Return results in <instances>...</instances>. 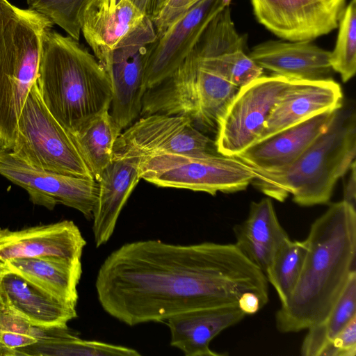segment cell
Returning <instances> with one entry per match:
<instances>
[{
  "instance_id": "obj_1",
  "label": "cell",
  "mask_w": 356,
  "mask_h": 356,
  "mask_svg": "<svg viewBox=\"0 0 356 356\" xmlns=\"http://www.w3.org/2000/svg\"><path fill=\"white\" fill-rule=\"evenodd\" d=\"M95 289L104 310L129 326L238 302L246 292L257 294L264 305L268 301L265 273L235 243H127L103 261Z\"/></svg>"
},
{
  "instance_id": "obj_2",
  "label": "cell",
  "mask_w": 356,
  "mask_h": 356,
  "mask_svg": "<svg viewBox=\"0 0 356 356\" xmlns=\"http://www.w3.org/2000/svg\"><path fill=\"white\" fill-rule=\"evenodd\" d=\"M296 285L276 313L277 330L298 332L323 321L356 273V209L330 205L311 225Z\"/></svg>"
},
{
  "instance_id": "obj_3",
  "label": "cell",
  "mask_w": 356,
  "mask_h": 356,
  "mask_svg": "<svg viewBox=\"0 0 356 356\" xmlns=\"http://www.w3.org/2000/svg\"><path fill=\"white\" fill-rule=\"evenodd\" d=\"M36 84L47 109L70 134L111 106V81L97 58L52 29L42 37Z\"/></svg>"
},
{
  "instance_id": "obj_4",
  "label": "cell",
  "mask_w": 356,
  "mask_h": 356,
  "mask_svg": "<svg viewBox=\"0 0 356 356\" xmlns=\"http://www.w3.org/2000/svg\"><path fill=\"white\" fill-rule=\"evenodd\" d=\"M356 115L355 109L338 108L327 128L291 165L278 170L251 167L252 184L271 199L310 207L327 203L337 181L355 161Z\"/></svg>"
},
{
  "instance_id": "obj_5",
  "label": "cell",
  "mask_w": 356,
  "mask_h": 356,
  "mask_svg": "<svg viewBox=\"0 0 356 356\" xmlns=\"http://www.w3.org/2000/svg\"><path fill=\"white\" fill-rule=\"evenodd\" d=\"M53 26L33 10L0 0V149L13 147L21 112L36 83L42 37Z\"/></svg>"
},
{
  "instance_id": "obj_6",
  "label": "cell",
  "mask_w": 356,
  "mask_h": 356,
  "mask_svg": "<svg viewBox=\"0 0 356 356\" xmlns=\"http://www.w3.org/2000/svg\"><path fill=\"white\" fill-rule=\"evenodd\" d=\"M227 98L224 80L188 56L169 77L146 90L140 115L185 116L202 127L216 129Z\"/></svg>"
},
{
  "instance_id": "obj_7",
  "label": "cell",
  "mask_w": 356,
  "mask_h": 356,
  "mask_svg": "<svg viewBox=\"0 0 356 356\" xmlns=\"http://www.w3.org/2000/svg\"><path fill=\"white\" fill-rule=\"evenodd\" d=\"M11 152L37 169L94 179L69 132L43 103L36 83L21 112Z\"/></svg>"
},
{
  "instance_id": "obj_8",
  "label": "cell",
  "mask_w": 356,
  "mask_h": 356,
  "mask_svg": "<svg viewBox=\"0 0 356 356\" xmlns=\"http://www.w3.org/2000/svg\"><path fill=\"white\" fill-rule=\"evenodd\" d=\"M140 177L160 187L188 189L214 195L235 193L252 184L251 168L236 156L209 152L196 154H163L143 158Z\"/></svg>"
},
{
  "instance_id": "obj_9",
  "label": "cell",
  "mask_w": 356,
  "mask_h": 356,
  "mask_svg": "<svg viewBox=\"0 0 356 356\" xmlns=\"http://www.w3.org/2000/svg\"><path fill=\"white\" fill-rule=\"evenodd\" d=\"M291 81L274 74L262 75L239 88L218 120L215 143L218 152L235 156L256 143Z\"/></svg>"
},
{
  "instance_id": "obj_10",
  "label": "cell",
  "mask_w": 356,
  "mask_h": 356,
  "mask_svg": "<svg viewBox=\"0 0 356 356\" xmlns=\"http://www.w3.org/2000/svg\"><path fill=\"white\" fill-rule=\"evenodd\" d=\"M0 175L24 188L35 204L52 210L61 204L79 211L87 219L92 217L99 193L94 179L37 169L6 149H0Z\"/></svg>"
},
{
  "instance_id": "obj_11",
  "label": "cell",
  "mask_w": 356,
  "mask_h": 356,
  "mask_svg": "<svg viewBox=\"0 0 356 356\" xmlns=\"http://www.w3.org/2000/svg\"><path fill=\"white\" fill-rule=\"evenodd\" d=\"M81 33L102 66L113 52L157 38L151 18L130 0H121L112 10L98 0L90 1L83 12Z\"/></svg>"
},
{
  "instance_id": "obj_12",
  "label": "cell",
  "mask_w": 356,
  "mask_h": 356,
  "mask_svg": "<svg viewBox=\"0 0 356 356\" xmlns=\"http://www.w3.org/2000/svg\"><path fill=\"white\" fill-rule=\"evenodd\" d=\"M257 21L289 41H312L338 27L346 0H250Z\"/></svg>"
},
{
  "instance_id": "obj_13",
  "label": "cell",
  "mask_w": 356,
  "mask_h": 356,
  "mask_svg": "<svg viewBox=\"0 0 356 356\" xmlns=\"http://www.w3.org/2000/svg\"><path fill=\"white\" fill-rule=\"evenodd\" d=\"M192 120L181 115L153 114L142 117L121 132L114 157L143 158L163 154H193L204 145L202 133Z\"/></svg>"
},
{
  "instance_id": "obj_14",
  "label": "cell",
  "mask_w": 356,
  "mask_h": 356,
  "mask_svg": "<svg viewBox=\"0 0 356 356\" xmlns=\"http://www.w3.org/2000/svg\"><path fill=\"white\" fill-rule=\"evenodd\" d=\"M226 6L225 0H198L157 36L146 66L147 89L161 83L184 63L211 20Z\"/></svg>"
},
{
  "instance_id": "obj_15",
  "label": "cell",
  "mask_w": 356,
  "mask_h": 356,
  "mask_svg": "<svg viewBox=\"0 0 356 356\" xmlns=\"http://www.w3.org/2000/svg\"><path fill=\"white\" fill-rule=\"evenodd\" d=\"M86 245L80 229L69 220L19 230L0 228V264L46 256L81 260Z\"/></svg>"
},
{
  "instance_id": "obj_16",
  "label": "cell",
  "mask_w": 356,
  "mask_h": 356,
  "mask_svg": "<svg viewBox=\"0 0 356 356\" xmlns=\"http://www.w3.org/2000/svg\"><path fill=\"white\" fill-rule=\"evenodd\" d=\"M342 104L341 86L330 78L292 79L273 108L257 142L311 117L337 109Z\"/></svg>"
},
{
  "instance_id": "obj_17",
  "label": "cell",
  "mask_w": 356,
  "mask_h": 356,
  "mask_svg": "<svg viewBox=\"0 0 356 356\" xmlns=\"http://www.w3.org/2000/svg\"><path fill=\"white\" fill-rule=\"evenodd\" d=\"M238 302H224L175 315L165 323L170 332V346L186 356H218L211 341L224 330L245 316Z\"/></svg>"
},
{
  "instance_id": "obj_18",
  "label": "cell",
  "mask_w": 356,
  "mask_h": 356,
  "mask_svg": "<svg viewBox=\"0 0 356 356\" xmlns=\"http://www.w3.org/2000/svg\"><path fill=\"white\" fill-rule=\"evenodd\" d=\"M153 43L116 51L103 66L112 88L111 114L122 130L140 114L147 90L146 66Z\"/></svg>"
},
{
  "instance_id": "obj_19",
  "label": "cell",
  "mask_w": 356,
  "mask_h": 356,
  "mask_svg": "<svg viewBox=\"0 0 356 356\" xmlns=\"http://www.w3.org/2000/svg\"><path fill=\"white\" fill-rule=\"evenodd\" d=\"M337 109L325 111L277 132L235 156L258 169L285 168L296 161L327 128Z\"/></svg>"
},
{
  "instance_id": "obj_20",
  "label": "cell",
  "mask_w": 356,
  "mask_h": 356,
  "mask_svg": "<svg viewBox=\"0 0 356 356\" xmlns=\"http://www.w3.org/2000/svg\"><path fill=\"white\" fill-rule=\"evenodd\" d=\"M259 66L274 74L297 80L329 79L330 51L312 41L267 40L248 55Z\"/></svg>"
},
{
  "instance_id": "obj_21",
  "label": "cell",
  "mask_w": 356,
  "mask_h": 356,
  "mask_svg": "<svg viewBox=\"0 0 356 356\" xmlns=\"http://www.w3.org/2000/svg\"><path fill=\"white\" fill-rule=\"evenodd\" d=\"M141 160L114 157L97 181L99 193L92 217L96 247L106 244L113 235L121 211L140 179Z\"/></svg>"
},
{
  "instance_id": "obj_22",
  "label": "cell",
  "mask_w": 356,
  "mask_h": 356,
  "mask_svg": "<svg viewBox=\"0 0 356 356\" xmlns=\"http://www.w3.org/2000/svg\"><path fill=\"white\" fill-rule=\"evenodd\" d=\"M0 300L3 309L36 327H66L77 316L76 307L57 300L19 275L1 268Z\"/></svg>"
},
{
  "instance_id": "obj_23",
  "label": "cell",
  "mask_w": 356,
  "mask_h": 356,
  "mask_svg": "<svg viewBox=\"0 0 356 356\" xmlns=\"http://www.w3.org/2000/svg\"><path fill=\"white\" fill-rule=\"evenodd\" d=\"M57 300L76 307L82 274L81 260L46 256L12 259L0 264Z\"/></svg>"
},
{
  "instance_id": "obj_24",
  "label": "cell",
  "mask_w": 356,
  "mask_h": 356,
  "mask_svg": "<svg viewBox=\"0 0 356 356\" xmlns=\"http://www.w3.org/2000/svg\"><path fill=\"white\" fill-rule=\"evenodd\" d=\"M234 229L236 246L264 273L276 252L290 238L268 197L252 202L247 218Z\"/></svg>"
},
{
  "instance_id": "obj_25",
  "label": "cell",
  "mask_w": 356,
  "mask_h": 356,
  "mask_svg": "<svg viewBox=\"0 0 356 356\" xmlns=\"http://www.w3.org/2000/svg\"><path fill=\"white\" fill-rule=\"evenodd\" d=\"M121 132L109 110H106L69 133L97 181L113 160L114 145Z\"/></svg>"
},
{
  "instance_id": "obj_26",
  "label": "cell",
  "mask_w": 356,
  "mask_h": 356,
  "mask_svg": "<svg viewBox=\"0 0 356 356\" xmlns=\"http://www.w3.org/2000/svg\"><path fill=\"white\" fill-rule=\"evenodd\" d=\"M356 318V273L348 280L341 295L327 316L307 329L301 347L303 356H321L339 332Z\"/></svg>"
},
{
  "instance_id": "obj_27",
  "label": "cell",
  "mask_w": 356,
  "mask_h": 356,
  "mask_svg": "<svg viewBox=\"0 0 356 356\" xmlns=\"http://www.w3.org/2000/svg\"><path fill=\"white\" fill-rule=\"evenodd\" d=\"M16 355L139 356L124 346L80 338L67 327L56 337L20 348Z\"/></svg>"
},
{
  "instance_id": "obj_28",
  "label": "cell",
  "mask_w": 356,
  "mask_h": 356,
  "mask_svg": "<svg viewBox=\"0 0 356 356\" xmlns=\"http://www.w3.org/2000/svg\"><path fill=\"white\" fill-rule=\"evenodd\" d=\"M246 41V35H243L215 55L196 57L190 54L188 56L199 66L221 76L239 88L262 76L264 73V69L245 53Z\"/></svg>"
},
{
  "instance_id": "obj_29",
  "label": "cell",
  "mask_w": 356,
  "mask_h": 356,
  "mask_svg": "<svg viewBox=\"0 0 356 356\" xmlns=\"http://www.w3.org/2000/svg\"><path fill=\"white\" fill-rule=\"evenodd\" d=\"M307 250L304 241H285L276 252L265 272L276 291L281 305L286 303L300 277Z\"/></svg>"
},
{
  "instance_id": "obj_30",
  "label": "cell",
  "mask_w": 356,
  "mask_h": 356,
  "mask_svg": "<svg viewBox=\"0 0 356 356\" xmlns=\"http://www.w3.org/2000/svg\"><path fill=\"white\" fill-rule=\"evenodd\" d=\"M337 28L330 63L332 70L340 74L343 82H347L356 72V0H350L346 6Z\"/></svg>"
},
{
  "instance_id": "obj_31",
  "label": "cell",
  "mask_w": 356,
  "mask_h": 356,
  "mask_svg": "<svg viewBox=\"0 0 356 356\" xmlns=\"http://www.w3.org/2000/svg\"><path fill=\"white\" fill-rule=\"evenodd\" d=\"M92 0H35L28 5L61 28L67 35L79 40L84 10Z\"/></svg>"
},
{
  "instance_id": "obj_32",
  "label": "cell",
  "mask_w": 356,
  "mask_h": 356,
  "mask_svg": "<svg viewBox=\"0 0 356 356\" xmlns=\"http://www.w3.org/2000/svg\"><path fill=\"white\" fill-rule=\"evenodd\" d=\"M198 0H165L152 19L156 35H161L174 21L187 12Z\"/></svg>"
},
{
  "instance_id": "obj_33",
  "label": "cell",
  "mask_w": 356,
  "mask_h": 356,
  "mask_svg": "<svg viewBox=\"0 0 356 356\" xmlns=\"http://www.w3.org/2000/svg\"><path fill=\"white\" fill-rule=\"evenodd\" d=\"M356 318L350 321L332 340L321 356H355Z\"/></svg>"
},
{
  "instance_id": "obj_34",
  "label": "cell",
  "mask_w": 356,
  "mask_h": 356,
  "mask_svg": "<svg viewBox=\"0 0 356 356\" xmlns=\"http://www.w3.org/2000/svg\"><path fill=\"white\" fill-rule=\"evenodd\" d=\"M238 305L246 315L253 314L264 306L259 296L252 292L242 294L238 300Z\"/></svg>"
},
{
  "instance_id": "obj_35",
  "label": "cell",
  "mask_w": 356,
  "mask_h": 356,
  "mask_svg": "<svg viewBox=\"0 0 356 356\" xmlns=\"http://www.w3.org/2000/svg\"><path fill=\"white\" fill-rule=\"evenodd\" d=\"M350 174L344 185L343 200L346 203L356 209V169L355 161L350 168Z\"/></svg>"
},
{
  "instance_id": "obj_36",
  "label": "cell",
  "mask_w": 356,
  "mask_h": 356,
  "mask_svg": "<svg viewBox=\"0 0 356 356\" xmlns=\"http://www.w3.org/2000/svg\"><path fill=\"white\" fill-rule=\"evenodd\" d=\"M151 19L158 13L164 0H130Z\"/></svg>"
},
{
  "instance_id": "obj_37",
  "label": "cell",
  "mask_w": 356,
  "mask_h": 356,
  "mask_svg": "<svg viewBox=\"0 0 356 356\" xmlns=\"http://www.w3.org/2000/svg\"><path fill=\"white\" fill-rule=\"evenodd\" d=\"M99 3L106 10H112L121 0H98Z\"/></svg>"
},
{
  "instance_id": "obj_38",
  "label": "cell",
  "mask_w": 356,
  "mask_h": 356,
  "mask_svg": "<svg viewBox=\"0 0 356 356\" xmlns=\"http://www.w3.org/2000/svg\"><path fill=\"white\" fill-rule=\"evenodd\" d=\"M35 0H26L27 5H29L32 2H33Z\"/></svg>"
},
{
  "instance_id": "obj_39",
  "label": "cell",
  "mask_w": 356,
  "mask_h": 356,
  "mask_svg": "<svg viewBox=\"0 0 356 356\" xmlns=\"http://www.w3.org/2000/svg\"><path fill=\"white\" fill-rule=\"evenodd\" d=\"M225 2L226 3V4H227V6H229V3H230V2H231V0H225Z\"/></svg>"
},
{
  "instance_id": "obj_40",
  "label": "cell",
  "mask_w": 356,
  "mask_h": 356,
  "mask_svg": "<svg viewBox=\"0 0 356 356\" xmlns=\"http://www.w3.org/2000/svg\"><path fill=\"white\" fill-rule=\"evenodd\" d=\"M2 307H3V305H2L1 300H0V314H1V312L2 310Z\"/></svg>"
},
{
  "instance_id": "obj_41",
  "label": "cell",
  "mask_w": 356,
  "mask_h": 356,
  "mask_svg": "<svg viewBox=\"0 0 356 356\" xmlns=\"http://www.w3.org/2000/svg\"><path fill=\"white\" fill-rule=\"evenodd\" d=\"M165 1V0H164Z\"/></svg>"
}]
</instances>
